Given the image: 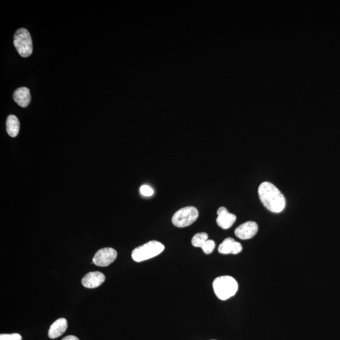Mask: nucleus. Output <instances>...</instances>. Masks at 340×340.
<instances>
[{
	"label": "nucleus",
	"instance_id": "f257e3e1",
	"mask_svg": "<svg viewBox=\"0 0 340 340\" xmlns=\"http://www.w3.org/2000/svg\"><path fill=\"white\" fill-rule=\"evenodd\" d=\"M258 195L261 202L270 211L281 212L286 207V201L283 194L270 182L265 181L260 184Z\"/></svg>",
	"mask_w": 340,
	"mask_h": 340
},
{
	"label": "nucleus",
	"instance_id": "f03ea898",
	"mask_svg": "<svg viewBox=\"0 0 340 340\" xmlns=\"http://www.w3.org/2000/svg\"><path fill=\"white\" fill-rule=\"evenodd\" d=\"M212 286L215 295L222 301L234 296L238 290V282L233 277L227 275L216 278Z\"/></svg>",
	"mask_w": 340,
	"mask_h": 340
},
{
	"label": "nucleus",
	"instance_id": "7ed1b4c3",
	"mask_svg": "<svg viewBox=\"0 0 340 340\" xmlns=\"http://www.w3.org/2000/svg\"><path fill=\"white\" fill-rule=\"evenodd\" d=\"M164 250L165 246L160 242L151 241L136 248L132 252V258L136 262H141L157 257Z\"/></svg>",
	"mask_w": 340,
	"mask_h": 340
},
{
	"label": "nucleus",
	"instance_id": "20e7f679",
	"mask_svg": "<svg viewBox=\"0 0 340 340\" xmlns=\"http://www.w3.org/2000/svg\"><path fill=\"white\" fill-rule=\"evenodd\" d=\"M14 45L21 56H30L33 51L32 37L25 28L18 29L14 35Z\"/></svg>",
	"mask_w": 340,
	"mask_h": 340
},
{
	"label": "nucleus",
	"instance_id": "39448f33",
	"mask_svg": "<svg viewBox=\"0 0 340 340\" xmlns=\"http://www.w3.org/2000/svg\"><path fill=\"white\" fill-rule=\"evenodd\" d=\"M198 217L197 209L192 206H188L174 213L172 217V222L178 227H187L195 222Z\"/></svg>",
	"mask_w": 340,
	"mask_h": 340
},
{
	"label": "nucleus",
	"instance_id": "423d86ee",
	"mask_svg": "<svg viewBox=\"0 0 340 340\" xmlns=\"http://www.w3.org/2000/svg\"><path fill=\"white\" fill-rule=\"evenodd\" d=\"M117 257V251L114 248H102L95 253L93 263L99 267H107L116 260Z\"/></svg>",
	"mask_w": 340,
	"mask_h": 340
},
{
	"label": "nucleus",
	"instance_id": "0eeeda50",
	"mask_svg": "<svg viewBox=\"0 0 340 340\" xmlns=\"http://www.w3.org/2000/svg\"><path fill=\"white\" fill-rule=\"evenodd\" d=\"M258 230V225L255 222L248 221L237 227L234 233L238 238L246 240L255 236Z\"/></svg>",
	"mask_w": 340,
	"mask_h": 340
},
{
	"label": "nucleus",
	"instance_id": "6e6552de",
	"mask_svg": "<svg viewBox=\"0 0 340 340\" xmlns=\"http://www.w3.org/2000/svg\"><path fill=\"white\" fill-rule=\"evenodd\" d=\"M217 218L216 219L218 226L224 229H227L233 226L236 220V216L231 213H229L226 207H220L217 210Z\"/></svg>",
	"mask_w": 340,
	"mask_h": 340
},
{
	"label": "nucleus",
	"instance_id": "1a4fd4ad",
	"mask_svg": "<svg viewBox=\"0 0 340 340\" xmlns=\"http://www.w3.org/2000/svg\"><path fill=\"white\" fill-rule=\"evenodd\" d=\"M105 280V275L102 273L92 272L88 273L83 278L81 283L86 288L94 289L101 286Z\"/></svg>",
	"mask_w": 340,
	"mask_h": 340
},
{
	"label": "nucleus",
	"instance_id": "9d476101",
	"mask_svg": "<svg viewBox=\"0 0 340 340\" xmlns=\"http://www.w3.org/2000/svg\"><path fill=\"white\" fill-rule=\"evenodd\" d=\"M242 245L239 242L234 240V239L228 238L225 239L223 242L219 246L218 251L221 254L227 255V254H233L236 255L242 251Z\"/></svg>",
	"mask_w": 340,
	"mask_h": 340
},
{
	"label": "nucleus",
	"instance_id": "9b49d317",
	"mask_svg": "<svg viewBox=\"0 0 340 340\" xmlns=\"http://www.w3.org/2000/svg\"><path fill=\"white\" fill-rule=\"evenodd\" d=\"M67 328H68V322L65 318H59L51 326L48 335L50 339H57L66 332Z\"/></svg>",
	"mask_w": 340,
	"mask_h": 340
},
{
	"label": "nucleus",
	"instance_id": "f8f14e48",
	"mask_svg": "<svg viewBox=\"0 0 340 340\" xmlns=\"http://www.w3.org/2000/svg\"><path fill=\"white\" fill-rule=\"evenodd\" d=\"M13 99L19 106L23 108L27 107L29 105L31 100L29 89L25 87L18 88L13 93Z\"/></svg>",
	"mask_w": 340,
	"mask_h": 340
},
{
	"label": "nucleus",
	"instance_id": "ddd939ff",
	"mask_svg": "<svg viewBox=\"0 0 340 340\" xmlns=\"http://www.w3.org/2000/svg\"><path fill=\"white\" fill-rule=\"evenodd\" d=\"M6 131L9 136L15 138L18 135L20 130V122L17 117L14 115H10L6 119Z\"/></svg>",
	"mask_w": 340,
	"mask_h": 340
},
{
	"label": "nucleus",
	"instance_id": "4468645a",
	"mask_svg": "<svg viewBox=\"0 0 340 340\" xmlns=\"http://www.w3.org/2000/svg\"><path fill=\"white\" fill-rule=\"evenodd\" d=\"M208 240V235L205 233H199L194 235L191 239V244L195 247L202 248L206 241Z\"/></svg>",
	"mask_w": 340,
	"mask_h": 340
},
{
	"label": "nucleus",
	"instance_id": "2eb2a0df",
	"mask_svg": "<svg viewBox=\"0 0 340 340\" xmlns=\"http://www.w3.org/2000/svg\"><path fill=\"white\" fill-rule=\"evenodd\" d=\"M215 247V242L213 240H210H210L209 239H208V240L205 242L204 245H203L202 247L201 248L202 249L203 252H204L205 254H210L213 251H214Z\"/></svg>",
	"mask_w": 340,
	"mask_h": 340
},
{
	"label": "nucleus",
	"instance_id": "dca6fc26",
	"mask_svg": "<svg viewBox=\"0 0 340 340\" xmlns=\"http://www.w3.org/2000/svg\"><path fill=\"white\" fill-rule=\"evenodd\" d=\"M0 340H22V337L18 334H1Z\"/></svg>",
	"mask_w": 340,
	"mask_h": 340
},
{
	"label": "nucleus",
	"instance_id": "f3484780",
	"mask_svg": "<svg viewBox=\"0 0 340 340\" xmlns=\"http://www.w3.org/2000/svg\"><path fill=\"white\" fill-rule=\"evenodd\" d=\"M140 192L143 195L146 196V197H150V196L153 195L154 190H153V188L150 186L144 185L141 186Z\"/></svg>",
	"mask_w": 340,
	"mask_h": 340
},
{
	"label": "nucleus",
	"instance_id": "a211bd4d",
	"mask_svg": "<svg viewBox=\"0 0 340 340\" xmlns=\"http://www.w3.org/2000/svg\"><path fill=\"white\" fill-rule=\"evenodd\" d=\"M61 340H80L78 339V338L75 336H73V335H69V336L64 337V339H62Z\"/></svg>",
	"mask_w": 340,
	"mask_h": 340
}]
</instances>
